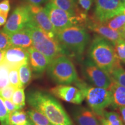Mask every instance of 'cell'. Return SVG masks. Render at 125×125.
Returning <instances> with one entry per match:
<instances>
[{
  "label": "cell",
  "mask_w": 125,
  "mask_h": 125,
  "mask_svg": "<svg viewBox=\"0 0 125 125\" xmlns=\"http://www.w3.org/2000/svg\"><path fill=\"white\" fill-rule=\"evenodd\" d=\"M27 100L32 108L42 112L52 125H73L62 106L50 94L40 90H32L28 93Z\"/></svg>",
  "instance_id": "1"
},
{
  "label": "cell",
  "mask_w": 125,
  "mask_h": 125,
  "mask_svg": "<svg viewBox=\"0 0 125 125\" xmlns=\"http://www.w3.org/2000/svg\"><path fill=\"white\" fill-rule=\"evenodd\" d=\"M89 54L90 60L109 75L115 67L121 64L115 54L114 45L99 35H96L92 40Z\"/></svg>",
  "instance_id": "2"
},
{
  "label": "cell",
  "mask_w": 125,
  "mask_h": 125,
  "mask_svg": "<svg viewBox=\"0 0 125 125\" xmlns=\"http://www.w3.org/2000/svg\"><path fill=\"white\" fill-rule=\"evenodd\" d=\"M56 38L65 54L81 59L89 41L90 36L85 28L75 26L57 32Z\"/></svg>",
  "instance_id": "3"
},
{
  "label": "cell",
  "mask_w": 125,
  "mask_h": 125,
  "mask_svg": "<svg viewBox=\"0 0 125 125\" xmlns=\"http://www.w3.org/2000/svg\"><path fill=\"white\" fill-rule=\"evenodd\" d=\"M83 93L85 99L92 111L98 116H103L105 109L112 104V95L107 89L89 85L79 79L74 83Z\"/></svg>",
  "instance_id": "4"
},
{
  "label": "cell",
  "mask_w": 125,
  "mask_h": 125,
  "mask_svg": "<svg viewBox=\"0 0 125 125\" xmlns=\"http://www.w3.org/2000/svg\"><path fill=\"white\" fill-rule=\"evenodd\" d=\"M32 42V47L52 62L65 52L57 38H52L40 28L31 26L26 28Z\"/></svg>",
  "instance_id": "5"
},
{
  "label": "cell",
  "mask_w": 125,
  "mask_h": 125,
  "mask_svg": "<svg viewBox=\"0 0 125 125\" xmlns=\"http://www.w3.org/2000/svg\"><path fill=\"white\" fill-rule=\"evenodd\" d=\"M47 70L52 79L60 85L74 83L78 79L74 64L65 55H61L53 60Z\"/></svg>",
  "instance_id": "6"
},
{
  "label": "cell",
  "mask_w": 125,
  "mask_h": 125,
  "mask_svg": "<svg viewBox=\"0 0 125 125\" xmlns=\"http://www.w3.org/2000/svg\"><path fill=\"white\" fill-rule=\"evenodd\" d=\"M44 8L56 32L75 26H81L86 20L80 17L74 16L56 7L51 2H48Z\"/></svg>",
  "instance_id": "7"
},
{
  "label": "cell",
  "mask_w": 125,
  "mask_h": 125,
  "mask_svg": "<svg viewBox=\"0 0 125 125\" xmlns=\"http://www.w3.org/2000/svg\"><path fill=\"white\" fill-rule=\"evenodd\" d=\"M31 26L32 24L29 7L20 5L13 10L2 30L9 35Z\"/></svg>",
  "instance_id": "8"
},
{
  "label": "cell",
  "mask_w": 125,
  "mask_h": 125,
  "mask_svg": "<svg viewBox=\"0 0 125 125\" xmlns=\"http://www.w3.org/2000/svg\"><path fill=\"white\" fill-rule=\"evenodd\" d=\"M125 8L121 0H96L94 18L105 23L114 17L123 13Z\"/></svg>",
  "instance_id": "9"
},
{
  "label": "cell",
  "mask_w": 125,
  "mask_h": 125,
  "mask_svg": "<svg viewBox=\"0 0 125 125\" xmlns=\"http://www.w3.org/2000/svg\"><path fill=\"white\" fill-rule=\"evenodd\" d=\"M82 71L85 78L96 87L108 89L112 82L110 75L97 66L90 59L83 64Z\"/></svg>",
  "instance_id": "10"
},
{
  "label": "cell",
  "mask_w": 125,
  "mask_h": 125,
  "mask_svg": "<svg viewBox=\"0 0 125 125\" xmlns=\"http://www.w3.org/2000/svg\"><path fill=\"white\" fill-rule=\"evenodd\" d=\"M28 7L30 13L32 26L40 28L52 38H57V32L51 23L44 8L41 6L31 5H28Z\"/></svg>",
  "instance_id": "11"
},
{
  "label": "cell",
  "mask_w": 125,
  "mask_h": 125,
  "mask_svg": "<svg viewBox=\"0 0 125 125\" xmlns=\"http://www.w3.org/2000/svg\"><path fill=\"white\" fill-rule=\"evenodd\" d=\"M86 24L89 29L108 41L114 46L123 39V28L119 30H114L106 26L104 23L100 22L94 18H87Z\"/></svg>",
  "instance_id": "12"
},
{
  "label": "cell",
  "mask_w": 125,
  "mask_h": 125,
  "mask_svg": "<svg viewBox=\"0 0 125 125\" xmlns=\"http://www.w3.org/2000/svg\"><path fill=\"white\" fill-rule=\"evenodd\" d=\"M50 93L56 97L74 104H82L85 100L83 93L78 87L68 85H59L50 89Z\"/></svg>",
  "instance_id": "13"
},
{
  "label": "cell",
  "mask_w": 125,
  "mask_h": 125,
  "mask_svg": "<svg viewBox=\"0 0 125 125\" xmlns=\"http://www.w3.org/2000/svg\"><path fill=\"white\" fill-rule=\"evenodd\" d=\"M2 62L9 68L18 69L22 65L29 63V52L24 48L10 46L5 51Z\"/></svg>",
  "instance_id": "14"
},
{
  "label": "cell",
  "mask_w": 125,
  "mask_h": 125,
  "mask_svg": "<svg viewBox=\"0 0 125 125\" xmlns=\"http://www.w3.org/2000/svg\"><path fill=\"white\" fill-rule=\"evenodd\" d=\"M27 51L29 52V63L31 69L37 74L43 73L49 66L51 62L50 60L34 47L28 48Z\"/></svg>",
  "instance_id": "15"
},
{
  "label": "cell",
  "mask_w": 125,
  "mask_h": 125,
  "mask_svg": "<svg viewBox=\"0 0 125 125\" xmlns=\"http://www.w3.org/2000/svg\"><path fill=\"white\" fill-rule=\"evenodd\" d=\"M74 118L78 125H101L97 115L93 111L86 108L76 110Z\"/></svg>",
  "instance_id": "16"
},
{
  "label": "cell",
  "mask_w": 125,
  "mask_h": 125,
  "mask_svg": "<svg viewBox=\"0 0 125 125\" xmlns=\"http://www.w3.org/2000/svg\"><path fill=\"white\" fill-rule=\"evenodd\" d=\"M50 2L70 15L80 17L86 20L87 19V13H84L78 8L75 0H51Z\"/></svg>",
  "instance_id": "17"
},
{
  "label": "cell",
  "mask_w": 125,
  "mask_h": 125,
  "mask_svg": "<svg viewBox=\"0 0 125 125\" xmlns=\"http://www.w3.org/2000/svg\"><path fill=\"white\" fill-rule=\"evenodd\" d=\"M11 46L20 47L27 49L32 46V42L27 29L9 34Z\"/></svg>",
  "instance_id": "18"
},
{
  "label": "cell",
  "mask_w": 125,
  "mask_h": 125,
  "mask_svg": "<svg viewBox=\"0 0 125 125\" xmlns=\"http://www.w3.org/2000/svg\"><path fill=\"white\" fill-rule=\"evenodd\" d=\"M112 95V104L117 108L125 106V87L120 85L112 79V82L108 89Z\"/></svg>",
  "instance_id": "19"
},
{
  "label": "cell",
  "mask_w": 125,
  "mask_h": 125,
  "mask_svg": "<svg viewBox=\"0 0 125 125\" xmlns=\"http://www.w3.org/2000/svg\"><path fill=\"white\" fill-rule=\"evenodd\" d=\"M8 123L10 125H31L27 112L21 109L9 113Z\"/></svg>",
  "instance_id": "20"
},
{
  "label": "cell",
  "mask_w": 125,
  "mask_h": 125,
  "mask_svg": "<svg viewBox=\"0 0 125 125\" xmlns=\"http://www.w3.org/2000/svg\"><path fill=\"white\" fill-rule=\"evenodd\" d=\"M27 114L33 125H52L48 118L37 109L34 108L29 109Z\"/></svg>",
  "instance_id": "21"
},
{
  "label": "cell",
  "mask_w": 125,
  "mask_h": 125,
  "mask_svg": "<svg viewBox=\"0 0 125 125\" xmlns=\"http://www.w3.org/2000/svg\"><path fill=\"white\" fill-rule=\"evenodd\" d=\"M19 76L21 87L24 88L32 79V69L29 63L22 65L18 68Z\"/></svg>",
  "instance_id": "22"
},
{
  "label": "cell",
  "mask_w": 125,
  "mask_h": 125,
  "mask_svg": "<svg viewBox=\"0 0 125 125\" xmlns=\"http://www.w3.org/2000/svg\"><path fill=\"white\" fill-rule=\"evenodd\" d=\"M11 100L18 109H21L26 105V96L24 88H17L12 95Z\"/></svg>",
  "instance_id": "23"
},
{
  "label": "cell",
  "mask_w": 125,
  "mask_h": 125,
  "mask_svg": "<svg viewBox=\"0 0 125 125\" xmlns=\"http://www.w3.org/2000/svg\"><path fill=\"white\" fill-rule=\"evenodd\" d=\"M104 24L114 30H121L125 24V15L124 13L119 14L108 20Z\"/></svg>",
  "instance_id": "24"
},
{
  "label": "cell",
  "mask_w": 125,
  "mask_h": 125,
  "mask_svg": "<svg viewBox=\"0 0 125 125\" xmlns=\"http://www.w3.org/2000/svg\"><path fill=\"white\" fill-rule=\"evenodd\" d=\"M103 117L105 119L108 125H124L121 115L116 112L104 111Z\"/></svg>",
  "instance_id": "25"
},
{
  "label": "cell",
  "mask_w": 125,
  "mask_h": 125,
  "mask_svg": "<svg viewBox=\"0 0 125 125\" xmlns=\"http://www.w3.org/2000/svg\"><path fill=\"white\" fill-rule=\"evenodd\" d=\"M110 75L115 82L125 87V70L121 64L114 68Z\"/></svg>",
  "instance_id": "26"
},
{
  "label": "cell",
  "mask_w": 125,
  "mask_h": 125,
  "mask_svg": "<svg viewBox=\"0 0 125 125\" xmlns=\"http://www.w3.org/2000/svg\"><path fill=\"white\" fill-rule=\"evenodd\" d=\"M9 70L4 62H0V91L9 84Z\"/></svg>",
  "instance_id": "27"
},
{
  "label": "cell",
  "mask_w": 125,
  "mask_h": 125,
  "mask_svg": "<svg viewBox=\"0 0 125 125\" xmlns=\"http://www.w3.org/2000/svg\"><path fill=\"white\" fill-rule=\"evenodd\" d=\"M9 84L13 86L15 88L17 89L22 87L20 82L18 68H9Z\"/></svg>",
  "instance_id": "28"
},
{
  "label": "cell",
  "mask_w": 125,
  "mask_h": 125,
  "mask_svg": "<svg viewBox=\"0 0 125 125\" xmlns=\"http://www.w3.org/2000/svg\"><path fill=\"white\" fill-rule=\"evenodd\" d=\"M114 50L118 60L125 63V41L123 39L114 45Z\"/></svg>",
  "instance_id": "29"
},
{
  "label": "cell",
  "mask_w": 125,
  "mask_h": 125,
  "mask_svg": "<svg viewBox=\"0 0 125 125\" xmlns=\"http://www.w3.org/2000/svg\"><path fill=\"white\" fill-rule=\"evenodd\" d=\"M11 46L10 37L3 30H0V50L6 51Z\"/></svg>",
  "instance_id": "30"
},
{
  "label": "cell",
  "mask_w": 125,
  "mask_h": 125,
  "mask_svg": "<svg viewBox=\"0 0 125 125\" xmlns=\"http://www.w3.org/2000/svg\"><path fill=\"white\" fill-rule=\"evenodd\" d=\"M8 115L9 112L5 105L4 100L0 97V123L1 125L8 123Z\"/></svg>",
  "instance_id": "31"
},
{
  "label": "cell",
  "mask_w": 125,
  "mask_h": 125,
  "mask_svg": "<svg viewBox=\"0 0 125 125\" xmlns=\"http://www.w3.org/2000/svg\"><path fill=\"white\" fill-rule=\"evenodd\" d=\"M16 89V88L13 86L9 84L0 91V97L4 100H11L12 96Z\"/></svg>",
  "instance_id": "32"
},
{
  "label": "cell",
  "mask_w": 125,
  "mask_h": 125,
  "mask_svg": "<svg viewBox=\"0 0 125 125\" xmlns=\"http://www.w3.org/2000/svg\"><path fill=\"white\" fill-rule=\"evenodd\" d=\"M93 1V0H78V5L82 9V11L85 13H87L91 8Z\"/></svg>",
  "instance_id": "33"
},
{
  "label": "cell",
  "mask_w": 125,
  "mask_h": 125,
  "mask_svg": "<svg viewBox=\"0 0 125 125\" xmlns=\"http://www.w3.org/2000/svg\"><path fill=\"white\" fill-rule=\"evenodd\" d=\"M10 9L9 0H2L0 1V13L8 15Z\"/></svg>",
  "instance_id": "34"
},
{
  "label": "cell",
  "mask_w": 125,
  "mask_h": 125,
  "mask_svg": "<svg viewBox=\"0 0 125 125\" xmlns=\"http://www.w3.org/2000/svg\"><path fill=\"white\" fill-rule=\"evenodd\" d=\"M4 101L8 112L9 113L15 111L16 110H18V108L14 104V103L12 102L11 100H4Z\"/></svg>",
  "instance_id": "35"
},
{
  "label": "cell",
  "mask_w": 125,
  "mask_h": 125,
  "mask_svg": "<svg viewBox=\"0 0 125 125\" xmlns=\"http://www.w3.org/2000/svg\"><path fill=\"white\" fill-rule=\"evenodd\" d=\"M29 5L35 6H41L42 4L48 2V0H26Z\"/></svg>",
  "instance_id": "36"
},
{
  "label": "cell",
  "mask_w": 125,
  "mask_h": 125,
  "mask_svg": "<svg viewBox=\"0 0 125 125\" xmlns=\"http://www.w3.org/2000/svg\"><path fill=\"white\" fill-rule=\"evenodd\" d=\"M8 15L0 13V27L4 26L6 22H7Z\"/></svg>",
  "instance_id": "37"
},
{
  "label": "cell",
  "mask_w": 125,
  "mask_h": 125,
  "mask_svg": "<svg viewBox=\"0 0 125 125\" xmlns=\"http://www.w3.org/2000/svg\"><path fill=\"white\" fill-rule=\"evenodd\" d=\"M119 108V111L120 113H121V116L122 118V121L124 124L125 125V106H123V107H121Z\"/></svg>",
  "instance_id": "38"
},
{
  "label": "cell",
  "mask_w": 125,
  "mask_h": 125,
  "mask_svg": "<svg viewBox=\"0 0 125 125\" xmlns=\"http://www.w3.org/2000/svg\"><path fill=\"white\" fill-rule=\"evenodd\" d=\"M98 119H99L101 123V125H108V124L107 121H105V119L103 118V116H98Z\"/></svg>",
  "instance_id": "39"
},
{
  "label": "cell",
  "mask_w": 125,
  "mask_h": 125,
  "mask_svg": "<svg viewBox=\"0 0 125 125\" xmlns=\"http://www.w3.org/2000/svg\"><path fill=\"white\" fill-rule=\"evenodd\" d=\"M4 51H1L0 50V62L2 61L3 59V57H4Z\"/></svg>",
  "instance_id": "40"
},
{
  "label": "cell",
  "mask_w": 125,
  "mask_h": 125,
  "mask_svg": "<svg viewBox=\"0 0 125 125\" xmlns=\"http://www.w3.org/2000/svg\"><path fill=\"white\" fill-rule=\"evenodd\" d=\"M123 40L125 41V30H124V31H123Z\"/></svg>",
  "instance_id": "41"
},
{
  "label": "cell",
  "mask_w": 125,
  "mask_h": 125,
  "mask_svg": "<svg viewBox=\"0 0 125 125\" xmlns=\"http://www.w3.org/2000/svg\"><path fill=\"white\" fill-rule=\"evenodd\" d=\"M123 7H124V8H125V2H123Z\"/></svg>",
  "instance_id": "42"
},
{
  "label": "cell",
  "mask_w": 125,
  "mask_h": 125,
  "mask_svg": "<svg viewBox=\"0 0 125 125\" xmlns=\"http://www.w3.org/2000/svg\"><path fill=\"white\" fill-rule=\"evenodd\" d=\"M121 1H122V2L123 3L124 2H125V0H121Z\"/></svg>",
  "instance_id": "43"
},
{
  "label": "cell",
  "mask_w": 125,
  "mask_h": 125,
  "mask_svg": "<svg viewBox=\"0 0 125 125\" xmlns=\"http://www.w3.org/2000/svg\"><path fill=\"white\" fill-rule=\"evenodd\" d=\"M123 29H124L125 30V25H124V26H123Z\"/></svg>",
  "instance_id": "44"
},
{
  "label": "cell",
  "mask_w": 125,
  "mask_h": 125,
  "mask_svg": "<svg viewBox=\"0 0 125 125\" xmlns=\"http://www.w3.org/2000/svg\"><path fill=\"white\" fill-rule=\"evenodd\" d=\"M10 125L9 124V123H7V124H5V125Z\"/></svg>",
  "instance_id": "45"
},
{
  "label": "cell",
  "mask_w": 125,
  "mask_h": 125,
  "mask_svg": "<svg viewBox=\"0 0 125 125\" xmlns=\"http://www.w3.org/2000/svg\"><path fill=\"white\" fill-rule=\"evenodd\" d=\"M123 13H124V14L125 15V10H124V11H123Z\"/></svg>",
  "instance_id": "46"
},
{
  "label": "cell",
  "mask_w": 125,
  "mask_h": 125,
  "mask_svg": "<svg viewBox=\"0 0 125 125\" xmlns=\"http://www.w3.org/2000/svg\"><path fill=\"white\" fill-rule=\"evenodd\" d=\"M2 1V0H0V1Z\"/></svg>",
  "instance_id": "47"
},
{
  "label": "cell",
  "mask_w": 125,
  "mask_h": 125,
  "mask_svg": "<svg viewBox=\"0 0 125 125\" xmlns=\"http://www.w3.org/2000/svg\"></svg>",
  "instance_id": "48"
},
{
  "label": "cell",
  "mask_w": 125,
  "mask_h": 125,
  "mask_svg": "<svg viewBox=\"0 0 125 125\" xmlns=\"http://www.w3.org/2000/svg\"><path fill=\"white\" fill-rule=\"evenodd\" d=\"M75 1H76V0H75Z\"/></svg>",
  "instance_id": "49"
}]
</instances>
